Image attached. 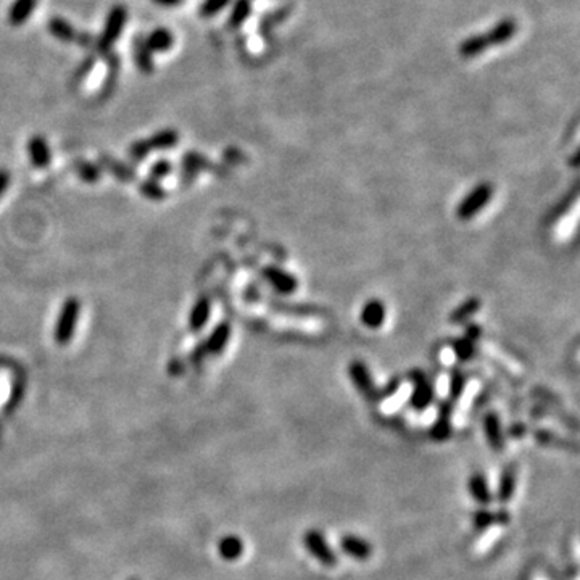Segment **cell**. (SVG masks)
<instances>
[{
  "label": "cell",
  "mask_w": 580,
  "mask_h": 580,
  "mask_svg": "<svg viewBox=\"0 0 580 580\" xmlns=\"http://www.w3.org/2000/svg\"><path fill=\"white\" fill-rule=\"evenodd\" d=\"M303 547L307 552L326 567H334L337 563V554L327 543V538L318 529H310L303 535Z\"/></svg>",
  "instance_id": "cell-2"
},
{
  "label": "cell",
  "mask_w": 580,
  "mask_h": 580,
  "mask_svg": "<svg viewBox=\"0 0 580 580\" xmlns=\"http://www.w3.org/2000/svg\"><path fill=\"white\" fill-rule=\"evenodd\" d=\"M468 490H469V495L474 498V501H477V503L482 506L492 505V501L495 500L492 490H490L487 477L483 472H474V474L469 477Z\"/></svg>",
  "instance_id": "cell-8"
},
{
  "label": "cell",
  "mask_w": 580,
  "mask_h": 580,
  "mask_svg": "<svg viewBox=\"0 0 580 580\" xmlns=\"http://www.w3.org/2000/svg\"><path fill=\"white\" fill-rule=\"evenodd\" d=\"M77 308H80V305H77L76 300H68L63 307V312L57 326V340L60 344H67L71 336H73Z\"/></svg>",
  "instance_id": "cell-6"
},
{
  "label": "cell",
  "mask_w": 580,
  "mask_h": 580,
  "mask_svg": "<svg viewBox=\"0 0 580 580\" xmlns=\"http://www.w3.org/2000/svg\"><path fill=\"white\" fill-rule=\"evenodd\" d=\"M143 192H146V195H148V197H152V199H160V197H163V190H161L157 184H153V182H147V184H143Z\"/></svg>",
  "instance_id": "cell-31"
},
{
  "label": "cell",
  "mask_w": 580,
  "mask_h": 580,
  "mask_svg": "<svg viewBox=\"0 0 580 580\" xmlns=\"http://www.w3.org/2000/svg\"><path fill=\"white\" fill-rule=\"evenodd\" d=\"M342 553L355 561H368L373 556V545L360 535L345 534L339 542Z\"/></svg>",
  "instance_id": "cell-3"
},
{
  "label": "cell",
  "mask_w": 580,
  "mask_h": 580,
  "mask_svg": "<svg viewBox=\"0 0 580 580\" xmlns=\"http://www.w3.org/2000/svg\"><path fill=\"white\" fill-rule=\"evenodd\" d=\"M168 171H170V163H166V161H158V163L153 166L152 175H153L155 177H160V176L166 175V173H168Z\"/></svg>",
  "instance_id": "cell-32"
},
{
  "label": "cell",
  "mask_w": 580,
  "mask_h": 580,
  "mask_svg": "<svg viewBox=\"0 0 580 580\" xmlns=\"http://www.w3.org/2000/svg\"><path fill=\"white\" fill-rule=\"evenodd\" d=\"M105 60H106V76H105L104 82H102V91H100L104 97L105 95L111 94L113 87H115L118 71H119V62H121L116 53H113V52H110L109 55H105Z\"/></svg>",
  "instance_id": "cell-18"
},
{
  "label": "cell",
  "mask_w": 580,
  "mask_h": 580,
  "mask_svg": "<svg viewBox=\"0 0 580 580\" xmlns=\"http://www.w3.org/2000/svg\"><path fill=\"white\" fill-rule=\"evenodd\" d=\"M38 4H39V0H13L9 7V13H7V20L10 23V26L18 28V26L25 25V23L34 13Z\"/></svg>",
  "instance_id": "cell-9"
},
{
  "label": "cell",
  "mask_w": 580,
  "mask_h": 580,
  "mask_svg": "<svg viewBox=\"0 0 580 580\" xmlns=\"http://www.w3.org/2000/svg\"><path fill=\"white\" fill-rule=\"evenodd\" d=\"M490 195H492V190L488 189V185H479V187H476L461 202V205H459L458 208V214L466 219L474 217V214L479 213L483 208V205L488 202Z\"/></svg>",
  "instance_id": "cell-4"
},
{
  "label": "cell",
  "mask_w": 580,
  "mask_h": 580,
  "mask_svg": "<svg viewBox=\"0 0 580 580\" xmlns=\"http://www.w3.org/2000/svg\"><path fill=\"white\" fill-rule=\"evenodd\" d=\"M483 430H486L488 445L492 447L493 450L500 452L501 448L505 447V439H503V432H501L500 417L496 416L495 412H488V415L486 416V420H483Z\"/></svg>",
  "instance_id": "cell-15"
},
{
  "label": "cell",
  "mask_w": 580,
  "mask_h": 580,
  "mask_svg": "<svg viewBox=\"0 0 580 580\" xmlns=\"http://www.w3.org/2000/svg\"><path fill=\"white\" fill-rule=\"evenodd\" d=\"M229 4L231 0H203L199 9V15L202 18H213L221 13Z\"/></svg>",
  "instance_id": "cell-22"
},
{
  "label": "cell",
  "mask_w": 580,
  "mask_h": 580,
  "mask_svg": "<svg viewBox=\"0 0 580 580\" xmlns=\"http://www.w3.org/2000/svg\"><path fill=\"white\" fill-rule=\"evenodd\" d=\"M146 43L152 53H165L175 45V34L166 28H155L146 38Z\"/></svg>",
  "instance_id": "cell-12"
},
{
  "label": "cell",
  "mask_w": 580,
  "mask_h": 580,
  "mask_svg": "<svg viewBox=\"0 0 580 580\" xmlns=\"http://www.w3.org/2000/svg\"><path fill=\"white\" fill-rule=\"evenodd\" d=\"M518 487V468L511 463L510 466L501 471V476L498 479V487H496V493L493 495L500 503H508L516 492Z\"/></svg>",
  "instance_id": "cell-5"
},
{
  "label": "cell",
  "mask_w": 580,
  "mask_h": 580,
  "mask_svg": "<svg viewBox=\"0 0 580 580\" xmlns=\"http://www.w3.org/2000/svg\"><path fill=\"white\" fill-rule=\"evenodd\" d=\"M177 143V133L173 129H165L160 131V133L155 134L151 141H148V146L155 148H170L175 147Z\"/></svg>",
  "instance_id": "cell-21"
},
{
  "label": "cell",
  "mask_w": 580,
  "mask_h": 580,
  "mask_svg": "<svg viewBox=\"0 0 580 580\" xmlns=\"http://www.w3.org/2000/svg\"><path fill=\"white\" fill-rule=\"evenodd\" d=\"M133 57L136 62V67L139 71L146 75H151L155 71L153 53L147 47L146 38L143 35H136L133 40Z\"/></svg>",
  "instance_id": "cell-10"
},
{
  "label": "cell",
  "mask_w": 580,
  "mask_h": 580,
  "mask_svg": "<svg viewBox=\"0 0 580 580\" xmlns=\"http://www.w3.org/2000/svg\"><path fill=\"white\" fill-rule=\"evenodd\" d=\"M77 171H80V175L86 179V181H89V182H94L95 179L99 177V171L94 168V166H91V165H86V163H82V165H80V168H77Z\"/></svg>",
  "instance_id": "cell-30"
},
{
  "label": "cell",
  "mask_w": 580,
  "mask_h": 580,
  "mask_svg": "<svg viewBox=\"0 0 580 580\" xmlns=\"http://www.w3.org/2000/svg\"><path fill=\"white\" fill-rule=\"evenodd\" d=\"M131 580H137V579H131Z\"/></svg>",
  "instance_id": "cell-35"
},
{
  "label": "cell",
  "mask_w": 580,
  "mask_h": 580,
  "mask_svg": "<svg viewBox=\"0 0 580 580\" xmlns=\"http://www.w3.org/2000/svg\"><path fill=\"white\" fill-rule=\"evenodd\" d=\"M128 21V9L121 4L113 5L110 9L109 15H106L104 29L97 39H95V50H97L99 55L105 57L109 55L110 52H113V45L118 43V39L121 38V34L124 31V26H126Z\"/></svg>",
  "instance_id": "cell-1"
},
{
  "label": "cell",
  "mask_w": 580,
  "mask_h": 580,
  "mask_svg": "<svg viewBox=\"0 0 580 580\" xmlns=\"http://www.w3.org/2000/svg\"><path fill=\"white\" fill-rule=\"evenodd\" d=\"M268 278L269 280H273L274 285H276L280 292H289L294 289V280H292V278L278 271V269H269Z\"/></svg>",
  "instance_id": "cell-25"
},
{
  "label": "cell",
  "mask_w": 580,
  "mask_h": 580,
  "mask_svg": "<svg viewBox=\"0 0 580 580\" xmlns=\"http://www.w3.org/2000/svg\"><path fill=\"white\" fill-rule=\"evenodd\" d=\"M208 313H210V305H208L207 300H200L197 303L192 316H190V326H192V329H200L203 322L207 321Z\"/></svg>",
  "instance_id": "cell-24"
},
{
  "label": "cell",
  "mask_w": 580,
  "mask_h": 580,
  "mask_svg": "<svg viewBox=\"0 0 580 580\" xmlns=\"http://www.w3.org/2000/svg\"><path fill=\"white\" fill-rule=\"evenodd\" d=\"M29 153H31L33 163L35 166H45L50 161V152L49 147H47V142L44 137L35 136L29 141Z\"/></svg>",
  "instance_id": "cell-19"
},
{
  "label": "cell",
  "mask_w": 580,
  "mask_h": 580,
  "mask_svg": "<svg viewBox=\"0 0 580 580\" xmlns=\"http://www.w3.org/2000/svg\"><path fill=\"white\" fill-rule=\"evenodd\" d=\"M385 318L384 307L379 302H371L364 307L363 312V321L364 324L369 327H378L382 324V321Z\"/></svg>",
  "instance_id": "cell-20"
},
{
  "label": "cell",
  "mask_w": 580,
  "mask_h": 580,
  "mask_svg": "<svg viewBox=\"0 0 580 580\" xmlns=\"http://www.w3.org/2000/svg\"><path fill=\"white\" fill-rule=\"evenodd\" d=\"M252 13V0H236L232 5V10L227 18V28L237 29L241 28Z\"/></svg>",
  "instance_id": "cell-17"
},
{
  "label": "cell",
  "mask_w": 580,
  "mask_h": 580,
  "mask_svg": "<svg viewBox=\"0 0 580 580\" xmlns=\"http://www.w3.org/2000/svg\"><path fill=\"white\" fill-rule=\"evenodd\" d=\"M148 151H151V146H148L147 141H139L131 146V155H133L136 160H141L146 157Z\"/></svg>",
  "instance_id": "cell-29"
},
{
  "label": "cell",
  "mask_w": 580,
  "mask_h": 580,
  "mask_svg": "<svg viewBox=\"0 0 580 580\" xmlns=\"http://www.w3.org/2000/svg\"><path fill=\"white\" fill-rule=\"evenodd\" d=\"M518 21L514 20V18H503V20H500L496 25L490 29V31L486 34V38L488 40V45H503L506 43H510V40L514 38V34L518 33Z\"/></svg>",
  "instance_id": "cell-7"
},
{
  "label": "cell",
  "mask_w": 580,
  "mask_h": 580,
  "mask_svg": "<svg viewBox=\"0 0 580 580\" xmlns=\"http://www.w3.org/2000/svg\"><path fill=\"white\" fill-rule=\"evenodd\" d=\"M47 31H49L57 40H60V43H65V44L75 43L76 35H77L75 26L62 16L50 18L49 23H47Z\"/></svg>",
  "instance_id": "cell-13"
},
{
  "label": "cell",
  "mask_w": 580,
  "mask_h": 580,
  "mask_svg": "<svg viewBox=\"0 0 580 580\" xmlns=\"http://www.w3.org/2000/svg\"><path fill=\"white\" fill-rule=\"evenodd\" d=\"M95 62H97V58L94 55H87L84 60H82V63L77 67V70L75 71L73 75V81L75 82H81L84 81L86 77L92 73V70L95 67Z\"/></svg>",
  "instance_id": "cell-26"
},
{
  "label": "cell",
  "mask_w": 580,
  "mask_h": 580,
  "mask_svg": "<svg viewBox=\"0 0 580 580\" xmlns=\"http://www.w3.org/2000/svg\"><path fill=\"white\" fill-rule=\"evenodd\" d=\"M227 336H229V331H227V326L219 327L217 332L213 334L212 339L208 340V350L210 351H219L223 349V345L226 344Z\"/></svg>",
  "instance_id": "cell-27"
},
{
  "label": "cell",
  "mask_w": 580,
  "mask_h": 580,
  "mask_svg": "<svg viewBox=\"0 0 580 580\" xmlns=\"http://www.w3.org/2000/svg\"><path fill=\"white\" fill-rule=\"evenodd\" d=\"M7 184H9V175L7 173H0V195H2V192L5 190V187H7Z\"/></svg>",
  "instance_id": "cell-34"
},
{
  "label": "cell",
  "mask_w": 580,
  "mask_h": 580,
  "mask_svg": "<svg viewBox=\"0 0 580 580\" xmlns=\"http://www.w3.org/2000/svg\"><path fill=\"white\" fill-rule=\"evenodd\" d=\"M510 522V513L506 510H479L472 514V525H474L476 530H483L488 529L490 525L495 524H508Z\"/></svg>",
  "instance_id": "cell-11"
},
{
  "label": "cell",
  "mask_w": 580,
  "mask_h": 580,
  "mask_svg": "<svg viewBox=\"0 0 580 580\" xmlns=\"http://www.w3.org/2000/svg\"><path fill=\"white\" fill-rule=\"evenodd\" d=\"M488 40L486 38V34H472L468 39H464L461 44H459V55L463 58H474L482 55L483 52L488 49Z\"/></svg>",
  "instance_id": "cell-16"
},
{
  "label": "cell",
  "mask_w": 580,
  "mask_h": 580,
  "mask_svg": "<svg viewBox=\"0 0 580 580\" xmlns=\"http://www.w3.org/2000/svg\"><path fill=\"white\" fill-rule=\"evenodd\" d=\"M245 545L241 537L226 535L218 542V553L224 561H237L242 558Z\"/></svg>",
  "instance_id": "cell-14"
},
{
  "label": "cell",
  "mask_w": 580,
  "mask_h": 580,
  "mask_svg": "<svg viewBox=\"0 0 580 580\" xmlns=\"http://www.w3.org/2000/svg\"><path fill=\"white\" fill-rule=\"evenodd\" d=\"M152 2L160 5V7H177L184 0H152Z\"/></svg>",
  "instance_id": "cell-33"
},
{
  "label": "cell",
  "mask_w": 580,
  "mask_h": 580,
  "mask_svg": "<svg viewBox=\"0 0 580 580\" xmlns=\"http://www.w3.org/2000/svg\"><path fill=\"white\" fill-rule=\"evenodd\" d=\"M75 44H77V45H80V47H82V49H91L92 45H95V38H94V34L87 33V31H77V35H76Z\"/></svg>",
  "instance_id": "cell-28"
},
{
  "label": "cell",
  "mask_w": 580,
  "mask_h": 580,
  "mask_svg": "<svg viewBox=\"0 0 580 580\" xmlns=\"http://www.w3.org/2000/svg\"><path fill=\"white\" fill-rule=\"evenodd\" d=\"M430 400H432V392H430V388L426 384H421V385H417L416 392L412 393L411 405L415 406L416 410H424L429 406Z\"/></svg>",
  "instance_id": "cell-23"
}]
</instances>
